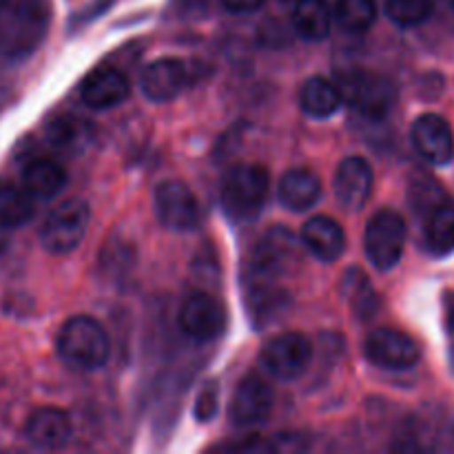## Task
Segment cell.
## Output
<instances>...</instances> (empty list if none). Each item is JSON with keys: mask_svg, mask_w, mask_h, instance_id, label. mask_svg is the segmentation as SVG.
<instances>
[{"mask_svg": "<svg viewBox=\"0 0 454 454\" xmlns=\"http://www.w3.org/2000/svg\"><path fill=\"white\" fill-rule=\"evenodd\" d=\"M301 244L317 257L319 262H337L346 251V233L328 215H315L301 229Z\"/></svg>", "mask_w": 454, "mask_h": 454, "instance_id": "ac0fdd59", "label": "cell"}, {"mask_svg": "<svg viewBox=\"0 0 454 454\" xmlns=\"http://www.w3.org/2000/svg\"><path fill=\"white\" fill-rule=\"evenodd\" d=\"M411 202L415 204L417 213H428L430 215L443 202V195L433 180H424L421 184L412 186Z\"/></svg>", "mask_w": 454, "mask_h": 454, "instance_id": "f1b7e54d", "label": "cell"}, {"mask_svg": "<svg viewBox=\"0 0 454 454\" xmlns=\"http://www.w3.org/2000/svg\"><path fill=\"white\" fill-rule=\"evenodd\" d=\"M67 171L51 158H35L22 171V189L34 200H51L62 191Z\"/></svg>", "mask_w": 454, "mask_h": 454, "instance_id": "ffe728a7", "label": "cell"}, {"mask_svg": "<svg viewBox=\"0 0 454 454\" xmlns=\"http://www.w3.org/2000/svg\"><path fill=\"white\" fill-rule=\"evenodd\" d=\"M346 286H348V301L355 313L362 315V317H371L377 306V297L362 270H353V273L346 275Z\"/></svg>", "mask_w": 454, "mask_h": 454, "instance_id": "83f0119b", "label": "cell"}, {"mask_svg": "<svg viewBox=\"0 0 454 454\" xmlns=\"http://www.w3.org/2000/svg\"><path fill=\"white\" fill-rule=\"evenodd\" d=\"M49 22L47 0H9L0 9V51L25 56L43 40Z\"/></svg>", "mask_w": 454, "mask_h": 454, "instance_id": "7a4b0ae2", "label": "cell"}, {"mask_svg": "<svg viewBox=\"0 0 454 454\" xmlns=\"http://www.w3.org/2000/svg\"><path fill=\"white\" fill-rule=\"evenodd\" d=\"M7 242H9V239H7V235H4V229L0 226V255H3L4 248H7Z\"/></svg>", "mask_w": 454, "mask_h": 454, "instance_id": "836d02e7", "label": "cell"}, {"mask_svg": "<svg viewBox=\"0 0 454 454\" xmlns=\"http://www.w3.org/2000/svg\"><path fill=\"white\" fill-rule=\"evenodd\" d=\"M333 20L348 34H364L377 20L375 0H335Z\"/></svg>", "mask_w": 454, "mask_h": 454, "instance_id": "484cf974", "label": "cell"}, {"mask_svg": "<svg viewBox=\"0 0 454 454\" xmlns=\"http://www.w3.org/2000/svg\"><path fill=\"white\" fill-rule=\"evenodd\" d=\"M279 3H284V4H295L297 0H279Z\"/></svg>", "mask_w": 454, "mask_h": 454, "instance_id": "e575fe53", "label": "cell"}, {"mask_svg": "<svg viewBox=\"0 0 454 454\" xmlns=\"http://www.w3.org/2000/svg\"><path fill=\"white\" fill-rule=\"evenodd\" d=\"M297 257V239L286 229H270L248 262L247 275L278 279Z\"/></svg>", "mask_w": 454, "mask_h": 454, "instance_id": "7c38bea8", "label": "cell"}, {"mask_svg": "<svg viewBox=\"0 0 454 454\" xmlns=\"http://www.w3.org/2000/svg\"><path fill=\"white\" fill-rule=\"evenodd\" d=\"M368 362L386 371H408L421 359V348L411 335L395 328H377L364 341Z\"/></svg>", "mask_w": 454, "mask_h": 454, "instance_id": "30bf717a", "label": "cell"}, {"mask_svg": "<svg viewBox=\"0 0 454 454\" xmlns=\"http://www.w3.org/2000/svg\"><path fill=\"white\" fill-rule=\"evenodd\" d=\"M412 146L426 162L434 167L452 162L454 158V136L446 118L437 114H424L412 124Z\"/></svg>", "mask_w": 454, "mask_h": 454, "instance_id": "4fadbf2b", "label": "cell"}, {"mask_svg": "<svg viewBox=\"0 0 454 454\" xmlns=\"http://www.w3.org/2000/svg\"><path fill=\"white\" fill-rule=\"evenodd\" d=\"M408 229L403 217L393 208H381L368 220L364 251L377 270H390L399 264L406 248Z\"/></svg>", "mask_w": 454, "mask_h": 454, "instance_id": "277c9868", "label": "cell"}, {"mask_svg": "<svg viewBox=\"0 0 454 454\" xmlns=\"http://www.w3.org/2000/svg\"><path fill=\"white\" fill-rule=\"evenodd\" d=\"M222 4L233 13H251L260 9L264 0H222Z\"/></svg>", "mask_w": 454, "mask_h": 454, "instance_id": "4dcf8cb0", "label": "cell"}, {"mask_svg": "<svg viewBox=\"0 0 454 454\" xmlns=\"http://www.w3.org/2000/svg\"><path fill=\"white\" fill-rule=\"evenodd\" d=\"M300 105L313 118H328V115L337 114V109L341 106L340 87L322 75L309 78L300 91Z\"/></svg>", "mask_w": 454, "mask_h": 454, "instance_id": "7402d4cb", "label": "cell"}, {"mask_svg": "<svg viewBox=\"0 0 454 454\" xmlns=\"http://www.w3.org/2000/svg\"><path fill=\"white\" fill-rule=\"evenodd\" d=\"M278 198L288 211H309L322 198V182L309 168H291L279 180Z\"/></svg>", "mask_w": 454, "mask_h": 454, "instance_id": "d6986e66", "label": "cell"}, {"mask_svg": "<svg viewBox=\"0 0 454 454\" xmlns=\"http://www.w3.org/2000/svg\"><path fill=\"white\" fill-rule=\"evenodd\" d=\"M34 217V198L22 186L0 180V226L16 229Z\"/></svg>", "mask_w": 454, "mask_h": 454, "instance_id": "cb8c5ba5", "label": "cell"}, {"mask_svg": "<svg viewBox=\"0 0 454 454\" xmlns=\"http://www.w3.org/2000/svg\"><path fill=\"white\" fill-rule=\"evenodd\" d=\"M217 411H220V388H217L215 381H208L202 393L198 395V399H195V419L200 424H207L217 415Z\"/></svg>", "mask_w": 454, "mask_h": 454, "instance_id": "f546056e", "label": "cell"}, {"mask_svg": "<svg viewBox=\"0 0 454 454\" xmlns=\"http://www.w3.org/2000/svg\"><path fill=\"white\" fill-rule=\"evenodd\" d=\"M58 355L75 371H100L111 355V340L102 324L87 315H75L58 333Z\"/></svg>", "mask_w": 454, "mask_h": 454, "instance_id": "6da1fadb", "label": "cell"}, {"mask_svg": "<svg viewBox=\"0 0 454 454\" xmlns=\"http://www.w3.org/2000/svg\"><path fill=\"white\" fill-rule=\"evenodd\" d=\"M313 359V341L301 333L273 337L260 355L262 368L279 381H293L304 375Z\"/></svg>", "mask_w": 454, "mask_h": 454, "instance_id": "52a82bcc", "label": "cell"}, {"mask_svg": "<svg viewBox=\"0 0 454 454\" xmlns=\"http://www.w3.org/2000/svg\"><path fill=\"white\" fill-rule=\"evenodd\" d=\"M341 102H348L357 114L366 118H384L397 100L395 84L375 71L353 69L340 80Z\"/></svg>", "mask_w": 454, "mask_h": 454, "instance_id": "5b68a950", "label": "cell"}, {"mask_svg": "<svg viewBox=\"0 0 454 454\" xmlns=\"http://www.w3.org/2000/svg\"><path fill=\"white\" fill-rule=\"evenodd\" d=\"M189 84L186 65L177 58H158L142 69L140 87L151 102H168Z\"/></svg>", "mask_w": 454, "mask_h": 454, "instance_id": "9a60e30c", "label": "cell"}, {"mask_svg": "<svg viewBox=\"0 0 454 454\" xmlns=\"http://www.w3.org/2000/svg\"><path fill=\"white\" fill-rule=\"evenodd\" d=\"M153 207L160 224L168 231H177V233L198 229L200 220H202L198 198L184 182H160L153 195Z\"/></svg>", "mask_w": 454, "mask_h": 454, "instance_id": "ba28073f", "label": "cell"}, {"mask_svg": "<svg viewBox=\"0 0 454 454\" xmlns=\"http://www.w3.org/2000/svg\"><path fill=\"white\" fill-rule=\"evenodd\" d=\"M131 93V82L115 67H98L80 84V96L91 109H111Z\"/></svg>", "mask_w": 454, "mask_h": 454, "instance_id": "2e32d148", "label": "cell"}, {"mask_svg": "<svg viewBox=\"0 0 454 454\" xmlns=\"http://www.w3.org/2000/svg\"><path fill=\"white\" fill-rule=\"evenodd\" d=\"M270 177L260 164H238L222 180V207L235 222L255 220L269 200Z\"/></svg>", "mask_w": 454, "mask_h": 454, "instance_id": "3957f363", "label": "cell"}, {"mask_svg": "<svg viewBox=\"0 0 454 454\" xmlns=\"http://www.w3.org/2000/svg\"><path fill=\"white\" fill-rule=\"evenodd\" d=\"M372 184H375V176H372L371 164L359 155L341 160L335 171V180H333L337 200L346 211H359L366 207L372 193Z\"/></svg>", "mask_w": 454, "mask_h": 454, "instance_id": "5bb4252c", "label": "cell"}, {"mask_svg": "<svg viewBox=\"0 0 454 454\" xmlns=\"http://www.w3.org/2000/svg\"><path fill=\"white\" fill-rule=\"evenodd\" d=\"M450 362H452V366H454V344H452V350H450Z\"/></svg>", "mask_w": 454, "mask_h": 454, "instance_id": "d590c367", "label": "cell"}, {"mask_svg": "<svg viewBox=\"0 0 454 454\" xmlns=\"http://www.w3.org/2000/svg\"><path fill=\"white\" fill-rule=\"evenodd\" d=\"M426 244L437 257L454 253V202H442L428 215Z\"/></svg>", "mask_w": 454, "mask_h": 454, "instance_id": "d4e9b609", "label": "cell"}, {"mask_svg": "<svg viewBox=\"0 0 454 454\" xmlns=\"http://www.w3.org/2000/svg\"><path fill=\"white\" fill-rule=\"evenodd\" d=\"M47 136L56 149L78 153V151L87 149L89 142L93 140V127L78 115H60V118L51 120V124L47 127Z\"/></svg>", "mask_w": 454, "mask_h": 454, "instance_id": "603a6c76", "label": "cell"}, {"mask_svg": "<svg viewBox=\"0 0 454 454\" xmlns=\"http://www.w3.org/2000/svg\"><path fill=\"white\" fill-rule=\"evenodd\" d=\"M7 3H9V0H0V9H3Z\"/></svg>", "mask_w": 454, "mask_h": 454, "instance_id": "8d00e7d4", "label": "cell"}, {"mask_svg": "<svg viewBox=\"0 0 454 454\" xmlns=\"http://www.w3.org/2000/svg\"><path fill=\"white\" fill-rule=\"evenodd\" d=\"M293 27L306 40H324L331 34L333 7L326 0H297L293 4Z\"/></svg>", "mask_w": 454, "mask_h": 454, "instance_id": "44dd1931", "label": "cell"}, {"mask_svg": "<svg viewBox=\"0 0 454 454\" xmlns=\"http://www.w3.org/2000/svg\"><path fill=\"white\" fill-rule=\"evenodd\" d=\"M89 220H91V211H89L87 202L78 198L67 200L47 215L43 229H40V242L53 255L71 253L80 247L87 235Z\"/></svg>", "mask_w": 454, "mask_h": 454, "instance_id": "8992f818", "label": "cell"}, {"mask_svg": "<svg viewBox=\"0 0 454 454\" xmlns=\"http://www.w3.org/2000/svg\"><path fill=\"white\" fill-rule=\"evenodd\" d=\"M207 0H182V7L184 9H198L200 4H204Z\"/></svg>", "mask_w": 454, "mask_h": 454, "instance_id": "d6a6232c", "label": "cell"}, {"mask_svg": "<svg viewBox=\"0 0 454 454\" xmlns=\"http://www.w3.org/2000/svg\"><path fill=\"white\" fill-rule=\"evenodd\" d=\"M71 419L60 408H38L29 415L25 424V437L34 446L44 448V450H58L69 443Z\"/></svg>", "mask_w": 454, "mask_h": 454, "instance_id": "e0dca14e", "label": "cell"}, {"mask_svg": "<svg viewBox=\"0 0 454 454\" xmlns=\"http://www.w3.org/2000/svg\"><path fill=\"white\" fill-rule=\"evenodd\" d=\"M446 326L454 333V293H448L446 297Z\"/></svg>", "mask_w": 454, "mask_h": 454, "instance_id": "1f68e13d", "label": "cell"}, {"mask_svg": "<svg viewBox=\"0 0 454 454\" xmlns=\"http://www.w3.org/2000/svg\"><path fill=\"white\" fill-rule=\"evenodd\" d=\"M390 20L399 27H417L433 16L434 0H384Z\"/></svg>", "mask_w": 454, "mask_h": 454, "instance_id": "4316f807", "label": "cell"}, {"mask_svg": "<svg viewBox=\"0 0 454 454\" xmlns=\"http://www.w3.org/2000/svg\"><path fill=\"white\" fill-rule=\"evenodd\" d=\"M177 324L186 337L200 341V344H207V341L224 335L226 309L211 293H193L182 304Z\"/></svg>", "mask_w": 454, "mask_h": 454, "instance_id": "9c48e42d", "label": "cell"}, {"mask_svg": "<svg viewBox=\"0 0 454 454\" xmlns=\"http://www.w3.org/2000/svg\"><path fill=\"white\" fill-rule=\"evenodd\" d=\"M275 393L269 381L260 375H247L231 397L229 417L238 428H253L264 424L273 412Z\"/></svg>", "mask_w": 454, "mask_h": 454, "instance_id": "8fae6325", "label": "cell"}]
</instances>
